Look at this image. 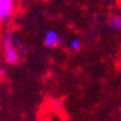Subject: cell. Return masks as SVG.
Instances as JSON below:
<instances>
[{
    "instance_id": "6da1fadb",
    "label": "cell",
    "mask_w": 121,
    "mask_h": 121,
    "mask_svg": "<svg viewBox=\"0 0 121 121\" xmlns=\"http://www.w3.org/2000/svg\"><path fill=\"white\" fill-rule=\"evenodd\" d=\"M13 32L5 29L0 33V47H1V57L9 65H15L20 61V51L13 41Z\"/></svg>"
},
{
    "instance_id": "7a4b0ae2",
    "label": "cell",
    "mask_w": 121,
    "mask_h": 121,
    "mask_svg": "<svg viewBox=\"0 0 121 121\" xmlns=\"http://www.w3.org/2000/svg\"><path fill=\"white\" fill-rule=\"evenodd\" d=\"M17 11V0H0V23L9 22Z\"/></svg>"
},
{
    "instance_id": "3957f363",
    "label": "cell",
    "mask_w": 121,
    "mask_h": 121,
    "mask_svg": "<svg viewBox=\"0 0 121 121\" xmlns=\"http://www.w3.org/2000/svg\"><path fill=\"white\" fill-rule=\"evenodd\" d=\"M61 44V36L55 29H48L44 32L43 36V45L47 48H56Z\"/></svg>"
},
{
    "instance_id": "277c9868",
    "label": "cell",
    "mask_w": 121,
    "mask_h": 121,
    "mask_svg": "<svg viewBox=\"0 0 121 121\" xmlns=\"http://www.w3.org/2000/svg\"><path fill=\"white\" fill-rule=\"evenodd\" d=\"M107 25H108V28L114 31V32H120L121 31V15L116 13V12L109 13V16L107 19Z\"/></svg>"
},
{
    "instance_id": "5b68a950",
    "label": "cell",
    "mask_w": 121,
    "mask_h": 121,
    "mask_svg": "<svg viewBox=\"0 0 121 121\" xmlns=\"http://www.w3.org/2000/svg\"><path fill=\"white\" fill-rule=\"evenodd\" d=\"M67 47H68V49L71 51V52H77V51L81 49V47H82V43H81V40L78 39V37H72V39H69L67 41Z\"/></svg>"
},
{
    "instance_id": "8992f818",
    "label": "cell",
    "mask_w": 121,
    "mask_h": 121,
    "mask_svg": "<svg viewBox=\"0 0 121 121\" xmlns=\"http://www.w3.org/2000/svg\"><path fill=\"white\" fill-rule=\"evenodd\" d=\"M0 33H1V23H0Z\"/></svg>"
},
{
    "instance_id": "52a82bcc",
    "label": "cell",
    "mask_w": 121,
    "mask_h": 121,
    "mask_svg": "<svg viewBox=\"0 0 121 121\" xmlns=\"http://www.w3.org/2000/svg\"><path fill=\"white\" fill-rule=\"evenodd\" d=\"M0 73H1V69H0Z\"/></svg>"
}]
</instances>
